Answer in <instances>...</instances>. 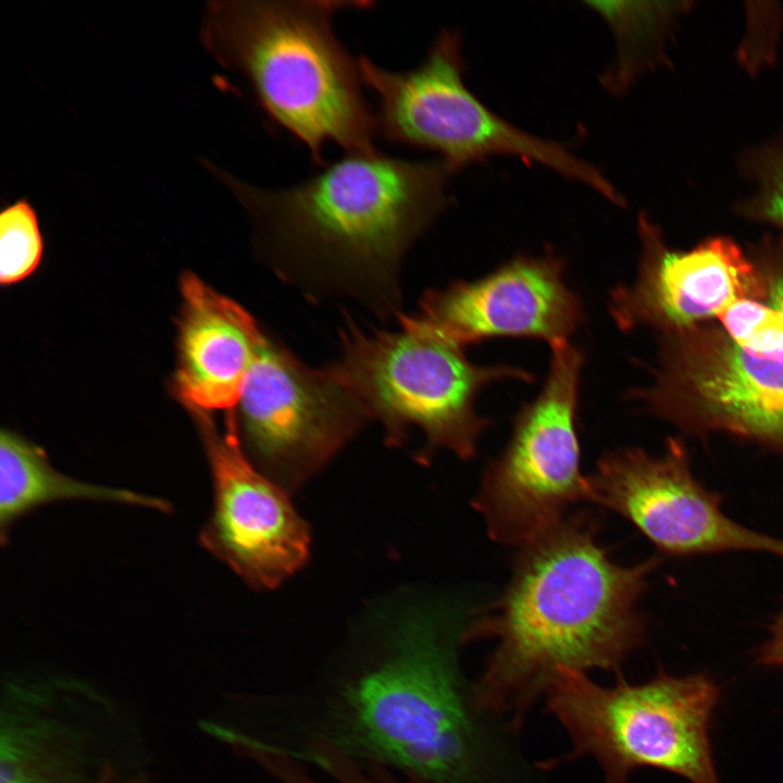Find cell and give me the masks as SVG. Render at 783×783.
Returning a JSON list of instances; mask_svg holds the SVG:
<instances>
[{
	"mask_svg": "<svg viewBox=\"0 0 783 783\" xmlns=\"http://www.w3.org/2000/svg\"><path fill=\"white\" fill-rule=\"evenodd\" d=\"M551 349L542 390L514 417L473 501L498 543L521 546L560 522L571 505L588 500L575 427L583 355L569 341Z\"/></svg>",
	"mask_w": 783,
	"mask_h": 783,
	"instance_id": "cell-8",
	"label": "cell"
},
{
	"mask_svg": "<svg viewBox=\"0 0 783 783\" xmlns=\"http://www.w3.org/2000/svg\"><path fill=\"white\" fill-rule=\"evenodd\" d=\"M769 300V306L783 319V277H778L770 284Z\"/></svg>",
	"mask_w": 783,
	"mask_h": 783,
	"instance_id": "cell-24",
	"label": "cell"
},
{
	"mask_svg": "<svg viewBox=\"0 0 783 783\" xmlns=\"http://www.w3.org/2000/svg\"><path fill=\"white\" fill-rule=\"evenodd\" d=\"M725 334L737 345L757 352L783 350V319L756 299H739L719 315Z\"/></svg>",
	"mask_w": 783,
	"mask_h": 783,
	"instance_id": "cell-21",
	"label": "cell"
},
{
	"mask_svg": "<svg viewBox=\"0 0 783 783\" xmlns=\"http://www.w3.org/2000/svg\"><path fill=\"white\" fill-rule=\"evenodd\" d=\"M655 410L698 428L720 430L783 452V350L757 352L726 334L668 353L654 388Z\"/></svg>",
	"mask_w": 783,
	"mask_h": 783,
	"instance_id": "cell-13",
	"label": "cell"
},
{
	"mask_svg": "<svg viewBox=\"0 0 783 783\" xmlns=\"http://www.w3.org/2000/svg\"><path fill=\"white\" fill-rule=\"evenodd\" d=\"M44 239L36 210L26 198L16 199L0 213V281L10 285L38 266Z\"/></svg>",
	"mask_w": 783,
	"mask_h": 783,
	"instance_id": "cell-19",
	"label": "cell"
},
{
	"mask_svg": "<svg viewBox=\"0 0 783 783\" xmlns=\"http://www.w3.org/2000/svg\"><path fill=\"white\" fill-rule=\"evenodd\" d=\"M190 411L200 430L214 492L212 514L200 542L249 586L274 588L307 562L309 526L288 493L244 451L233 411L227 412L224 431L208 412Z\"/></svg>",
	"mask_w": 783,
	"mask_h": 783,
	"instance_id": "cell-12",
	"label": "cell"
},
{
	"mask_svg": "<svg viewBox=\"0 0 783 783\" xmlns=\"http://www.w3.org/2000/svg\"><path fill=\"white\" fill-rule=\"evenodd\" d=\"M758 664L783 671V606L769 627V635L757 649Z\"/></svg>",
	"mask_w": 783,
	"mask_h": 783,
	"instance_id": "cell-22",
	"label": "cell"
},
{
	"mask_svg": "<svg viewBox=\"0 0 783 783\" xmlns=\"http://www.w3.org/2000/svg\"><path fill=\"white\" fill-rule=\"evenodd\" d=\"M639 227L644 256L638 277L633 285L614 287L609 297L610 314L621 330L642 323L683 328L760 295L754 265L730 238L672 251L646 219Z\"/></svg>",
	"mask_w": 783,
	"mask_h": 783,
	"instance_id": "cell-15",
	"label": "cell"
},
{
	"mask_svg": "<svg viewBox=\"0 0 783 783\" xmlns=\"http://www.w3.org/2000/svg\"><path fill=\"white\" fill-rule=\"evenodd\" d=\"M208 167L253 217L271 254L390 306L410 245L447 204L443 161L347 153L294 186L264 189ZM376 298V296H375Z\"/></svg>",
	"mask_w": 783,
	"mask_h": 783,
	"instance_id": "cell-3",
	"label": "cell"
},
{
	"mask_svg": "<svg viewBox=\"0 0 783 783\" xmlns=\"http://www.w3.org/2000/svg\"><path fill=\"white\" fill-rule=\"evenodd\" d=\"M99 783H157L147 769L127 771L120 767H109Z\"/></svg>",
	"mask_w": 783,
	"mask_h": 783,
	"instance_id": "cell-23",
	"label": "cell"
},
{
	"mask_svg": "<svg viewBox=\"0 0 783 783\" xmlns=\"http://www.w3.org/2000/svg\"><path fill=\"white\" fill-rule=\"evenodd\" d=\"M229 746L254 761L279 783H319L296 757L266 739L236 734ZM301 755L320 766L338 783H412L405 778L403 781L399 780L385 766L349 757L321 742L308 744Z\"/></svg>",
	"mask_w": 783,
	"mask_h": 783,
	"instance_id": "cell-18",
	"label": "cell"
},
{
	"mask_svg": "<svg viewBox=\"0 0 783 783\" xmlns=\"http://www.w3.org/2000/svg\"><path fill=\"white\" fill-rule=\"evenodd\" d=\"M63 499L115 501L161 511L170 509V504L162 498L69 477L49 464L40 448L3 430L0 435L2 540L15 519L40 505Z\"/></svg>",
	"mask_w": 783,
	"mask_h": 783,
	"instance_id": "cell-17",
	"label": "cell"
},
{
	"mask_svg": "<svg viewBox=\"0 0 783 783\" xmlns=\"http://www.w3.org/2000/svg\"><path fill=\"white\" fill-rule=\"evenodd\" d=\"M587 483L589 501L622 515L664 554L755 551L783 558V539L723 511L721 497L694 475L679 440L669 439L660 456L638 448L608 452Z\"/></svg>",
	"mask_w": 783,
	"mask_h": 783,
	"instance_id": "cell-11",
	"label": "cell"
},
{
	"mask_svg": "<svg viewBox=\"0 0 783 783\" xmlns=\"http://www.w3.org/2000/svg\"><path fill=\"white\" fill-rule=\"evenodd\" d=\"M597 529L580 511L521 545L505 592L467 626L464 642L496 641L472 686L475 704L510 730L560 670H617L643 642L638 601L659 559L617 564Z\"/></svg>",
	"mask_w": 783,
	"mask_h": 783,
	"instance_id": "cell-1",
	"label": "cell"
},
{
	"mask_svg": "<svg viewBox=\"0 0 783 783\" xmlns=\"http://www.w3.org/2000/svg\"><path fill=\"white\" fill-rule=\"evenodd\" d=\"M139 734L110 694L70 676H10L0 701V783H99L133 766Z\"/></svg>",
	"mask_w": 783,
	"mask_h": 783,
	"instance_id": "cell-9",
	"label": "cell"
},
{
	"mask_svg": "<svg viewBox=\"0 0 783 783\" xmlns=\"http://www.w3.org/2000/svg\"><path fill=\"white\" fill-rule=\"evenodd\" d=\"M465 629L434 609L403 618L320 687L309 742L412 783H501L499 742L458 663Z\"/></svg>",
	"mask_w": 783,
	"mask_h": 783,
	"instance_id": "cell-2",
	"label": "cell"
},
{
	"mask_svg": "<svg viewBox=\"0 0 783 783\" xmlns=\"http://www.w3.org/2000/svg\"><path fill=\"white\" fill-rule=\"evenodd\" d=\"M357 62L362 84L376 97V133L388 142L436 151L450 172L495 153L518 156L621 202L594 166L558 144L514 127L468 89L458 34L444 30L426 58L409 71L386 70L364 55Z\"/></svg>",
	"mask_w": 783,
	"mask_h": 783,
	"instance_id": "cell-7",
	"label": "cell"
},
{
	"mask_svg": "<svg viewBox=\"0 0 783 783\" xmlns=\"http://www.w3.org/2000/svg\"><path fill=\"white\" fill-rule=\"evenodd\" d=\"M370 1L207 2L200 41L241 76L269 120L299 139L318 163L333 142L374 153L375 116L362 94L357 60L333 29L336 13Z\"/></svg>",
	"mask_w": 783,
	"mask_h": 783,
	"instance_id": "cell-4",
	"label": "cell"
},
{
	"mask_svg": "<svg viewBox=\"0 0 783 783\" xmlns=\"http://www.w3.org/2000/svg\"><path fill=\"white\" fill-rule=\"evenodd\" d=\"M238 406L249 458L287 493L319 472L370 417L331 369L303 364L265 333Z\"/></svg>",
	"mask_w": 783,
	"mask_h": 783,
	"instance_id": "cell-10",
	"label": "cell"
},
{
	"mask_svg": "<svg viewBox=\"0 0 783 783\" xmlns=\"http://www.w3.org/2000/svg\"><path fill=\"white\" fill-rule=\"evenodd\" d=\"M400 319L399 331H349L339 362L330 369L382 423L390 445H401L418 428L425 437V457L446 448L461 459L472 458L489 425L474 409L481 389L504 378L531 381L532 375L510 365H476L464 347L417 315Z\"/></svg>",
	"mask_w": 783,
	"mask_h": 783,
	"instance_id": "cell-6",
	"label": "cell"
},
{
	"mask_svg": "<svg viewBox=\"0 0 783 783\" xmlns=\"http://www.w3.org/2000/svg\"><path fill=\"white\" fill-rule=\"evenodd\" d=\"M753 190L744 210L783 226V135L754 152L746 163Z\"/></svg>",
	"mask_w": 783,
	"mask_h": 783,
	"instance_id": "cell-20",
	"label": "cell"
},
{
	"mask_svg": "<svg viewBox=\"0 0 783 783\" xmlns=\"http://www.w3.org/2000/svg\"><path fill=\"white\" fill-rule=\"evenodd\" d=\"M552 253L517 257L471 282L428 293L417 316L442 337L465 347L498 336L568 343L584 320L579 296Z\"/></svg>",
	"mask_w": 783,
	"mask_h": 783,
	"instance_id": "cell-14",
	"label": "cell"
},
{
	"mask_svg": "<svg viewBox=\"0 0 783 783\" xmlns=\"http://www.w3.org/2000/svg\"><path fill=\"white\" fill-rule=\"evenodd\" d=\"M181 293L176 394L189 410L232 411L264 332L191 272L181 278Z\"/></svg>",
	"mask_w": 783,
	"mask_h": 783,
	"instance_id": "cell-16",
	"label": "cell"
},
{
	"mask_svg": "<svg viewBox=\"0 0 783 783\" xmlns=\"http://www.w3.org/2000/svg\"><path fill=\"white\" fill-rule=\"evenodd\" d=\"M547 694L573 755L593 757L605 783H626L642 767L691 783H720L709 725L721 689L707 674L660 671L641 684L619 680L604 686L583 672L560 670Z\"/></svg>",
	"mask_w": 783,
	"mask_h": 783,
	"instance_id": "cell-5",
	"label": "cell"
}]
</instances>
